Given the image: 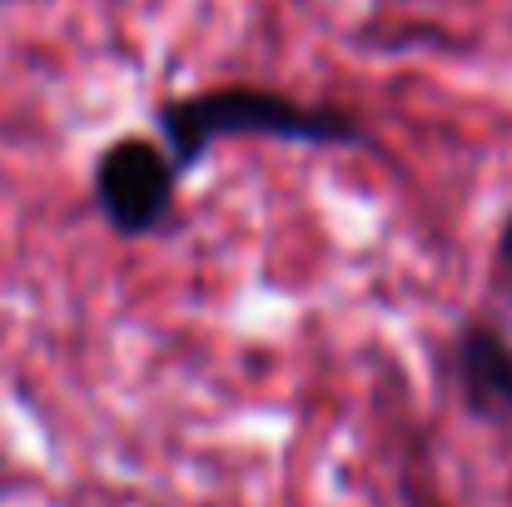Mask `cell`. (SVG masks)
<instances>
[{"label":"cell","instance_id":"1","mask_svg":"<svg viewBox=\"0 0 512 507\" xmlns=\"http://www.w3.org/2000/svg\"><path fill=\"white\" fill-rule=\"evenodd\" d=\"M155 130L170 145L174 165L199 169L229 140H279L304 150H358L368 145V125L353 105L299 100L269 85H209L155 105Z\"/></svg>","mask_w":512,"mask_h":507},{"label":"cell","instance_id":"2","mask_svg":"<svg viewBox=\"0 0 512 507\" xmlns=\"http://www.w3.org/2000/svg\"><path fill=\"white\" fill-rule=\"evenodd\" d=\"M179 179L170 145L160 135H120L90 165V204L120 239H155L174 224Z\"/></svg>","mask_w":512,"mask_h":507},{"label":"cell","instance_id":"3","mask_svg":"<svg viewBox=\"0 0 512 507\" xmlns=\"http://www.w3.org/2000/svg\"><path fill=\"white\" fill-rule=\"evenodd\" d=\"M448 378L473 423L512 428V338L493 319H463L453 329Z\"/></svg>","mask_w":512,"mask_h":507},{"label":"cell","instance_id":"4","mask_svg":"<svg viewBox=\"0 0 512 507\" xmlns=\"http://www.w3.org/2000/svg\"><path fill=\"white\" fill-rule=\"evenodd\" d=\"M498 264H503V274H508V289H512V214L503 219V229H498Z\"/></svg>","mask_w":512,"mask_h":507}]
</instances>
